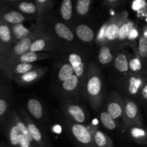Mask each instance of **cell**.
I'll list each match as a JSON object with an SVG mask.
<instances>
[{"label":"cell","instance_id":"obj_1","mask_svg":"<svg viewBox=\"0 0 147 147\" xmlns=\"http://www.w3.org/2000/svg\"><path fill=\"white\" fill-rule=\"evenodd\" d=\"M81 91L94 110H98L104 99L103 83L101 73L93 62L87 67L86 79Z\"/></svg>","mask_w":147,"mask_h":147},{"label":"cell","instance_id":"obj_2","mask_svg":"<svg viewBox=\"0 0 147 147\" xmlns=\"http://www.w3.org/2000/svg\"><path fill=\"white\" fill-rule=\"evenodd\" d=\"M45 25L41 18L32 27V30L28 37L17 42L5 54L3 55V68L6 70L12 65L20 56L30 51V46L36 38L45 31Z\"/></svg>","mask_w":147,"mask_h":147},{"label":"cell","instance_id":"obj_3","mask_svg":"<svg viewBox=\"0 0 147 147\" xmlns=\"http://www.w3.org/2000/svg\"><path fill=\"white\" fill-rule=\"evenodd\" d=\"M66 131L78 147H98L93 138V133L89 126L76 123L69 119L65 120Z\"/></svg>","mask_w":147,"mask_h":147},{"label":"cell","instance_id":"obj_4","mask_svg":"<svg viewBox=\"0 0 147 147\" xmlns=\"http://www.w3.org/2000/svg\"><path fill=\"white\" fill-rule=\"evenodd\" d=\"M60 109L66 119L76 123L84 124L87 122L88 114L83 106L70 99L65 98L61 102Z\"/></svg>","mask_w":147,"mask_h":147},{"label":"cell","instance_id":"obj_5","mask_svg":"<svg viewBox=\"0 0 147 147\" xmlns=\"http://www.w3.org/2000/svg\"><path fill=\"white\" fill-rule=\"evenodd\" d=\"M123 120L126 126L143 127V120L139 106L129 98H123Z\"/></svg>","mask_w":147,"mask_h":147},{"label":"cell","instance_id":"obj_6","mask_svg":"<svg viewBox=\"0 0 147 147\" xmlns=\"http://www.w3.org/2000/svg\"><path fill=\"white\" fill-rule=\"evenodd\" d=\"M128 17L127 11H123L116 13L107 20L108 25L106 35L109 45H112L117 42L121 27Z\"/></svg>","mask_w":147,"mask_h":147},{"label":"cell","instance_id":"obj_7","mask_svg":"<svg viewBox=\"0 0 147 147\" xmlns=\"http://www.w3.org/2000/svg\"><path fill=\"white\" fill-rule=\"evenodd\" d=\"M20 117L22 119L23 121L27 125L29 132L32 136L33 139L36 142L39 147H48L50 144L47 142L45 136L43 135L42 132L38 128L34 122V120L31 118V116L27 113L25 110L23 109H19V112L17 113Z\"/></svg>","mask_w":147,"mask_h":147},{"label":"cell","instance_id":"obj_8","mask_svg":"<svg viewBox=\"0 0 147 147\" xmlns=\"http://www.w3.org/2000/svg\"><path fill=\"white\" fill-rule=\"evenodd\" d=\"M55 49V40L53 35L45 31L41 35L36 38L30 46V51L34 53H48Z\"/></svg>","mask_w":147,"mask_h":147},{"label":"cell","instance_id":"obj_9","mask_svg":"<svg viewBox=\"0 0 147 147\" xmlns=\"http://www.w3.org/2000/svg\"><path fill=\"white\" fill-rule=\"evenodd\" d=\"M106 111L114 120L117 121L123 116V98L116 92H112L109 95L106 106Z\"/></svg>","mask_w":147,"mask_h":147},{"label":"cell","instance_id":"obj_10","mask_svg":"<svg viewBox=\"0 0 147 147\" xmlns=\"http://www.w3.org/2000/svg\"><path fill=\"white\" fill-rule=\"evenodd\" d=\"M67 62L73 67L74 70V74L79 78L82 90L85 79H86V73H87V68L86 67L84 60L81 55L73 52V53H69L67 55Z\"/></svg>","mask_w":147,"mask_h":147},{"label":"cell","instance_id":"obj_11","mask_svg":"<svg viewBox=\"0 0 147 147\" xmlns=\"http://www.w3.org/2000/svg\"><path fill=\"white\" fill-rule=\"evenodd\" d=\"M48 67H40L25 74L14 78L12 80L22 86H30L40 80V79L48 71Z\"/></svg>","mask_w":147,"mask_h":147},{"label":"cell","instance_id":"obj_12","mask_svg":"<svg viewBox=\"0 0 147 147\" xmlns=\"http://www.w3.org/2000/svg\"><path fill=\"white\" fill-rule=\"evenodd\" d=\"M146 80L142 74L129 73L127 80L126 82V92L130 96H136L140 94L141 90L144 85Z\"/></svg>","mask_w":147,"mask_h":147},{"label":"cell","instance_id":"obj_13","mask_svg":"<svg viewBox=\"0 0 147 147\" xmlns=\"http://www.w3.org/2000/svg\"><path fill=\"white\" fill-rule=\"evenodd\" d=\"M40 67L38 65L34 63H15L9 68L6 69L4 71L7 76L11 79L18 76L24 75L31 70H34Z\"/></svg>","mask_w":147,"mask_h":147},{"label":"cell","instance_id":"obj_14","mask_svg":"<svg viewBox=\"0 0 147 147\" xmlns=\"http://www.w3.org/2000/svg\"><path fill=\"white\" fill-rule=\"evenodd\" d=\"M81 90L79 78L73 75L68 79L60 83V90L66 96H75L78 94L79 91Z\"/></svg>","mask_w":147,"mask_h":147},{"label":"cell","instance_id":"obj_15","mask_svg":"<svg viewBox=\"0 0 147 147\" xmlns=\"http://www.w3.org/2000/svg\"><path fill=\"white\" fill-rule=\"evenodd\" d=\"M0 42L8 51L12 45H14L11 27L9 24L6 22L0 17Z\"/></svg>","mask_w":147,"mask_h":147},{"label":"cell","instance_id":"obj_16","mask_svg":"<svg viewBox=\"0 0 147 147\" xmlns=\"http://www.w3.org/2000/svg\"><path fill=\"white\" fill-rule=\"evenodd\" d=\"M27 109L32 119L40 122L45 117V109L42 104L36 98H30L27 102Z\"/></svg>","mask_w":147,"mask_h":147},{"label":"cell","instance_id":"obj_17","mask_svg":"<svg viewBox=\"0 0 147 147\" xmlns=\"http://www.w3.org/2000/svg\"><path fill=\"white\" fill-rule=\"evenodd\" d=\"M90 128L93 133V138L98 147H114L112 139L106 134L100 131L96 125L90 123Z\"/></svg>","mask_w":147,"mask_h":147},{"label":"cell","instance_id":"obj_18","mask_svg":"<svg viewBox=\"0 0 147 147\" xmlns=\"http://www.w3.org/2000/svg\"><path fill=\"white\" fill-rule=\"evenodd\" d=\"M0 17L10 25L21 24L30 19V17L18 10H9L0 12Z\"/></svg>","mask_w":147,"mask_h":147},{"label":"cell","instance_id":"obj_19","mask_svg":"<svg viewBox=\"0 0 147 147\" xmlns=\"http://www.w3.org/2000/svg\"><path fill=\"white\" fill-rule=\"evenodd\" d=\"M53 56L54 55L50 53H34V52H27V53H24V55L20 56L18 59H17L16 61L14 62V64L19 63H35V62L40 61V60H47V59L52 58ZM10 67H11V66H10Z\"/></svg>","mask_w":147,"mask_h":147},{"label":"cell","instance_id":"obj_20","mask_svg":"<svg viewBox=\"0 0 147 147\" xmlns=\"http://www.w3.org/2000/svg\"><path fill=\"white\" fill-rule=\"evenodd\" d=\"M20 134V130L14 123L11 116L9 115V118L7 124V136L10 145L12 147H18V140Z\"/></svg>","mask_w":147,"mask_h":147},{"label":"cell","instance_id":"obj_21","mask_svg":"<svg viewBox=\"0 0 147 147\" xmlns=\"http://www.w3.org/2000/svg\"><path fill=\"white\" fill-rule=\"evenodd\" d=\"M128 134L131 140L139 144L145 145L147 144V132L139 126H127Z\"/></svg>","mask_w":147,"mask_h":147},{"label":"cell","instance_id":"obj_22","mask_svg":"<svg viewBox=\"0 0 147 147\" xmlns=\"http://www.w3.org/2000/svg\"><path fill=\"white\" fill-rule=\"evenodd\" d=\"M54 30L56 35L60 38L65 40L67 42H73L75 40V34L69 27H67L65 23L57 22L55 24Z\"/></svg>","mask_w":147,"mask_h":147},{"label":"cell","instance_id":"obj_23","mask_svg":"<svg viewBox=\"0 0 147 147\" xmlns=\"http://www.w3.org/2000/svg\"><path fill=\"white\" fill-rule=\"evenodd\" d=\"M75 32L78 38L84 42H90L95 39V32L86 24H78L75 29Z\"/></svg>","mask_w":147,"mask_h":147},{"label":"cell","instance_id":"obj_24","mask_svg":"<svg viewBox=\"0 0 147 147\" xmlns=\"http://www.w3.org/2000/svg\"><path fill=\"white\" fill-rule=\"evenodd\" d=\"M134 29V23L131 20H129V18L128 17L125 20L123 24H122L121 27L117 41L120 42H124L126 40H129L131 36V34Z\"/></svg>","mask_w":147,"mask_h":147},{"label":"cell","instance_id":"obj_25","mask_svg":"<svg viewBox=\"0 0 147 147\" xmlns=\"http://www.w3.org/2000/svg\"><path fill=\"white\" fill-rule=\"evenodd\" d=\"M14 6L19 11L25 15H37V8L34 2L24 0L14 3Z\"/></svg>","mask_w":147,"mask_h":147},{"label":"cell","instance_id":"obj_26","mask_svg":"<svg viewBox=\"0 0 147 147\" xmlns=\"http://www.w3.org/2000/svg\"><path fill=\"white\" fill-rule=\"evenodd\" d=\"M11 31H12L13 37H14V44L17 42L28 37L30 34V33H31L32 30V27H31L30 29L27 28V27H25L23 25L22 23L13 24V25H11Z\"/></svg>","mask_w":147,"mask_h":147},{"label":"cell","instance_id":"obj_27","mask_svg":"<svg viewBox=\"0 0 147 147\" xmlns=\"http://www.w3.org/2000/svg\"><path fill=\"white\" fill-rule=\"evenodd\" d=\"M114 67L121 73H129V57L125 53H120L114 59Z\"/></svg>","mask_w":147,"mask_h":147},{"label":"cell","instance_id":"obj_28","mask_svg":"<svg viewBox=\"0 0 147 147\" xmlns=\"http://www.w3.org/2000/svg\"><path fill=\"white\" fill-rule=\"evenodd\" d=\"M73 75H74V70L70 63L68 62L63 63L60 65L57 70V75H56L57 82L60 83H63V81L71 77Z\"/></svg>","mask_w":147,"mask_h":147},{"label":"cell","instance_id":"obj_29","mask_svg":"<svg viewBox=\"0 0 147 147\" xmlns=\"http://www.w3.org/2000/svg\"><path fill=\"white\" fill-rule=\"evenodd\" d=\"M99 63L101 65H109L113 62V55L111 49V45L109 44L100 46L99 50L98 56Z\"/></svg>","mask_w":147,"mask_h":147},{"label":"cell","instance_id":"obj_30","mask_svg":"<svg viewBox=\"0 0 147 147\" xmlns=\"http://www.w3.org/2000/svg\"><path fill=\"white\" fill-rule=\"evenodd\" d=\"M60 15L65 22H70L73 16V0H63L60 5Z\"/></svg>","mask_w":147,"mask_h":147},{"label":"cell","instance_id":"obj_31","mask_svg":"<svg viewBox=\"0 0 147 147\" xmlns=\"http://www.w3.org/2000/svg\"><path fill=\"white\" fill-rule=\"evenodd\" d=\"M93 0H77L76 4V14L79 17H85L88 15Z\"/></svg>","mask_w":147,"mask_h":147},{"label":"cell","instance_id":"obj_32","mask_svg":"<svg viewBox=\"0 0 147 147\" xmlns=\"http://www.w3.org/2000/svg\"><path fill=\"white\" fill-rule=\"evenodd\" d=\"M34 3L37 8V16L39 18H42L53 8L54 1L53 0H34Z\"/></svg>","mask_w":147,"mask_h":147},{"label":"cell","instance_id":"obj_33","mask_svg":"<svg viewBox=\"0 0 147 147\" xmlns=\"http://www.w3.org/2000/svg\"><path fill=\"white\" fill-rule=\"evenodd\" d=\"M129 67L130 73L142 74L143 65L139 53H137L136 55L132 56L131 58H129Z\"/></svg>","mask_w":147,"mask_h":147},{"label":"cell","instance_id":"obj_34","mask_svg":"<svg viewBox=\"0 0 147 147\" xmlns=\"http://www.w3.org/2000/svg\"><path fill=\"white\" fill-rule=\"evenodd\" d=\"M100 121L102 125L108 130H114L117 126L116 121L114 120L106 111H102L100 112Z\"/></svg>","mask_w":147,"mask_h":147},{"label":"cell","instance_id":"obj_35","mask_svg":"<svg viewBox=\"0 0 147 147\" xmlns=\"http://www.w3.org/2000/svg\"><path fill=\"white\" fill-rule=\"evenodd\" d=\"M107 25L108 23L107 21L101 26V27L100 28V30H98L97 33V35L96 37V42L97 43V45L100 46L105 45L109 44L107 41V39H106V29H107Z\"/></svg>","mask_w":147,"mask_h":147},{"label":"cell","instance_id":"obj_36","mask_svg":"<svg viewBox=\"0 0 147 147\" xmlns=\"http://www.w3.org/2000/svg\"><path fill=\"white\" fill-rule=\"evenodd\" d=\"M137 52L141 58H147V37L144 34L139 37Z\"/></svg>","mask_w":147,"mask_h":147},{"label":"cell","instance_id":"obj_37","mask_svg":"<svg viewBox=\"0 0 147 147\" xmlns=\"http://www.w3.org/2000/svg\"><path fill=\"white\" fill-rule=\"evenodd\" d=\"M9 109V102L5 98H0V118L7 113Z\"/></svg>","mask_w":147,"mask_h":147},{"label":"cell","instance_id":"obj_38","mask_svg":"<svg viewBox=\"0 0 147 147\" xmlns=\"http://www.w3.org/2000/svg\"><path fill=\"white\" fill-rule=\"evenodd\" d=\"M121 0H103L105 5H106L109 7H118L120 4Z\"/></svg>","mask_w":147,"mask_h":147},{"label":"cell","instance_id":"obj_39","mask_svg":"<svg viewBox=\"0 0 147 147\" xmlns=\"http://www.w3.org/2000/svg\"><path fill=\"white\" fill-rule=\"evenodd\" d=\"M140 95L144 100H147V80H146V82H145L143 88L141 90Z\"/></svg>","mask_w":147,"mask_h":147},{"label":"cell","instance_id":"obj_40","mask_svg":"<svg viewBox=\"0 0 147 147\" xmlns=\"http://www.w3.org/2000/svg\"><path fill=\"white\" fill-rule=\"evenodd\" d=\"M7 52V49H6L5 47H4V46L2 45V44L0 42V55H3L5 54Z\"/></svg>","mask_w":147,"mask_h":147},{"label":"cell","instance_id":"obj_41","mask_svg":"<svg viewBox=\"0 0 147 147\" xmlns=\"http://www.w3.org/2000/svg\"><path fill=\"white\" fill-rule=\"evenodd\" d=\"M4 1H9V2H13V3H17V2H19V1H24V0H4Z\"/></svg>","mask_w":147,"mask_h":147},{"label":"cell","instance_id":"obj_42","mask_svg":"<svg viewBox=\"0 0 147 147\" xmlns=\"http://www.w3.org/2000/svg\"><path fill=\"white\" fill-rule=\"evenodd\" d=\"M48 147H52V146H51V145H50V144L49 145V146H48Z\"/></svg>","mask_w":147,"mask_h":147}]
</instances>
